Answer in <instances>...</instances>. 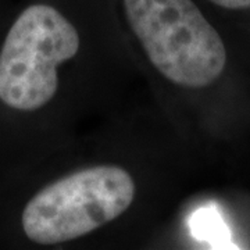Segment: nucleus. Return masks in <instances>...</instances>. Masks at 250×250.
I'll list each match as a JSON object with an SVG mask.
<instances>
[{
	"label": "nucleus",
	"instance_id": "nucleus-1",
	"mask_svg": "<svg viewBox=\"0 0 250 250\" xmlns=\"http://www.w3.org/2000/svg\"><path fill=\"white\" fill-rule=\"evenodd\" d=\"M124 9L150 62L167 80L197 89L220 78L225 45L192 0H124Z\"/></svg>",
	"mask_w": 250,
	"mask_h": 250
},
{
	"label": "nucleus",
	"instance_id": "nucleus-2",
	"mask_svg": "<svg viewBox=\"0 0 250 250\" xmlns=\"http://www.w3.org/2000/svg\"><path fill=\"white\" fill-rule=\"evenodd\" d=\"M134 197V179L124 168H83L38 192L22 211V228L39 245L74 241L116 220Z\"/></svg>",
	"mask_w": 250,
	"mask_h": 250
},
{
	"label": "nucleus",
	"instance_id": "nucleus-3",
	"mask_svg": "<svg viewBox=\"0 0 250 250\" xmlns=\"http://www.w3.org/2000/svg\"><path fill=\"white\" fill-rule=\"evenodd\" d=\"M80 34L59 10L32 4L16 20L0 50V100L34 111L57 92V67L80 50Z\"/></svg>",
	"mask_w": 250,
	"mask_h": 250
},
{
	"label": "nucleus",
	"instance_id": "nucleus-4",
	"mask_svg": "<svg viewBox=\"0 0 250 250\" xmlns=\"http://www.w3.org/2000/svg\"><path fill=\"white\" fill-rule=\"evenodd\" d=\"M217 6L223 9L229 10H243L250 9V0H210Z\"/></svg>",
	"mask_w": 250,
	"mask_h": 250
}]
</instances>
